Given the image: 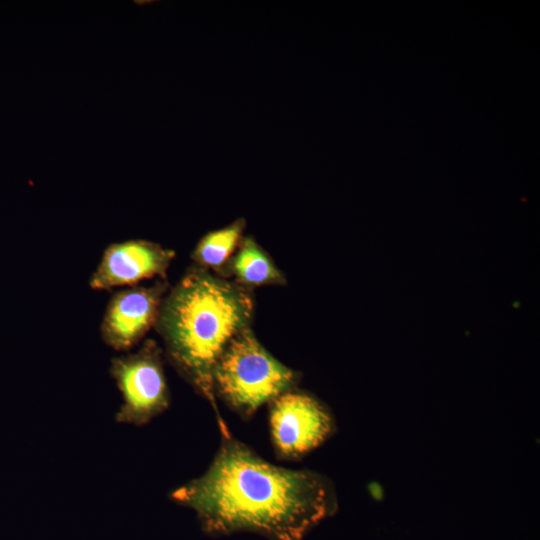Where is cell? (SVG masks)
<instances>
[{
	"label": "cell",
	"mask_w": 540,
	"mask_h": 540,
	"mask_svg": "<svg viewBox=\"0 0 540 540\" xmlns=\"http://www.w3.org/2000/svg\"><path fill=\"white\" fill-rule=\"evenodd\" d=\"M222 437L206 472L170 494L197 513L206 532L302 540L336 511L334 488L322 475L273 465L231 434Z\"/></svg>",
	"instance_id": "6da1fadb"
},
{
	"label": "cell",
	"mask_w": 540,
	"mask_h": 540,
	"mask_svg": "<svg viewBox=\"0 0 540 540\" xmlns=\"http://www.w3.org/2000/svg\"><path fill=\"white\" fill-rule=\"evenodd\" d=\"M254 303L246 288L195 267L166 293L155 327L170 363L217 414L213 371L231 341L250 328Z\"/></svg>",
	"instance_id": "7a4b0ae2"
},
{
	"label": "cell",
	"mask_w": 540,
	"mask_h": 540,
	"mask_svg": "<svg viewBox=\"0 0 540 540\" xmlns=\"http://www.w3.org/2000/svg\"><path fill=\"white\" fill-rule=\"evenodd\" d=\"M296 381V372L272 356L250 328L231 341L213 371L214 392L246 417L291 390Z\"/></svg>",
	"instance_id": "3957f363"
},
{
	"label": "cell",
	"mask_w": 540,
	"mask_h": 540,
	"mask_svg": "<svg viewBox=\"0 0 540 540\" xmlns=\"http://www.w3.org/2000/svg\"><path fill=\"white\" fill-rule=\"evenodd\" d=\"M110 374L122 395L116 422L143 426L168 408L162 352L154 340H146L136 352L113 358Z\"/></svg>",
	"instance_id": "277c9868"
},
{
	"label": "cell",
	"mask_w": 540,
	"mask_h": 540,
	"mask_svg": "<svg viewBox=\"0 0 540 540\" xmlns=\"http://www.w3.org/2000/svg\"><path fill=\"white\" fill-rule=\"evenodd\" d=\"M270 428L278 454L295 458L316 448L331 434L333 419L315 398L291 389L272 401Z\"/></svg>",
	"instance_id": "5b68a950"
},
{
	"label": "cell",
	"mask_w": 540,
	"mask_h": 540,
	"mask_svg": "<svg viewBox=\"0 0 540 540\" xmlns=\"http://www.w3.org/2000/svg\"><path fill=\"white\" fill-rule=\"evenodd\" d=\"M167 292L165 280L151 286L136 285L115 292L100 324L104 343L116 351H128L136 346L155 326Z\"/></svg>",
	"instance_id": "8992f818"
},
{
	"label": "cell",
	"mask_w": 540,
	"mask_h": 540,
	"mask_svg": "<svg viewBox=\"0 0 540 540\" xmlns=\"http://www.w3.org/2000/svg\"><path fill=\"white\" fill-rule=\"evenodd\" d=\"M174 257L173 250L147 240L112 243L104 250L89 286L94 290H110L136 286L152 277L165 279Z\"/></svg>",
	"instance_id": "52a82bcc"
},
{
	"label": "cell",
	"mask_w": 540,
	"mask_h": 540,
	"mask_svg": "<svg viewBox=\"0 0 540 540\" xmlns=\"http://www.w3.org/2000/svg\"><path fill=\"white\" fill-rule=\"evenodd\" d=\"M228 274L244 288L286 283L270 256L250 237L242 239L229 263Z\"/></svg>",
	"instance_id": "ba28073f"
},
{
	"label": "cell",
	"mask_w": 540,
	"mask_h": 540,
	"mask_svg": "<svg viewBox=\"0 0 540 540\" xmlns=\"http://www.w3.org/2000/svg\"><path fill=\"white\" fill-rule=\"evenodd\" d=\"M244 226L243 220H237L203 236L191 254L197 267L227 275L229 263L243 239Z\"/></svg>",
	"instance_id": "9c48e42d"
}]
</instances>
